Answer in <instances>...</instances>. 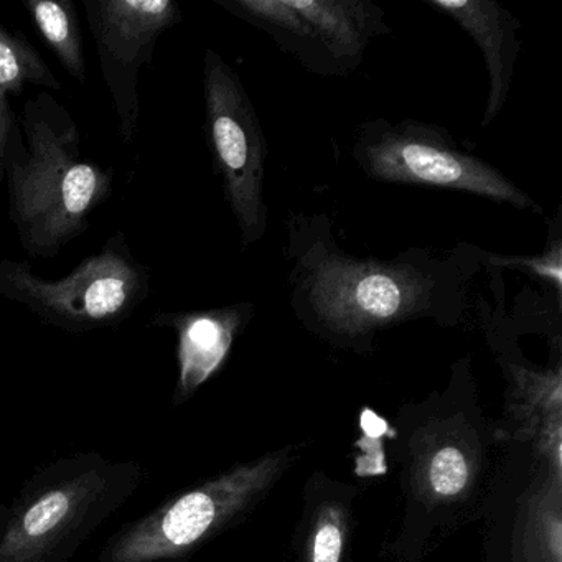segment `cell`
Listing matches in <instances>:
<instances>
[{
    "label": "cell",
    "instance_id": "5b68a950",
    "mask_svg": "<svg viewBox=\"0 0 562 562\" xmlns=\"http://www.w3.org/2000/svg\"><path fill=\"white\" fill-rule=\"evenodd\" d=\"M288 452L235 467L167 499L117 532L100 562H173L248 508L284 469Z\"/></svg>",
    "mask_w": 562,
    "mask_h": 562
},
{
    "label": "cell",
    "instance_id": "2e32d148",
    "mask_svg": "<svg viewBox=\"0 0 562 562\" xmlns=\"http://www.w3.org/2000/svg\"><path fill=\"white\" fill-rule=\"evenodd\" d=\"M562 475L551 473L526 505L521 552L525 562H562Z\"/></svg>",
    "mask_w": 562,
    "mask_h": 562
},
{
    "label": "cell",
    "instance_id": "5bb4252c",
    "mask_svg": "<svg viewBox=\"0 0 562 562\" xmlns=\"http://www.w3.org/2000/svg\"><path fill=\"white\" fill-rule=\"evenodd\" d=\"M29 85L61 91L58 78L24 32H11L0 22V190L4 183V154L9 137L18 130L19 116L11 98L21 97Z\"/></svg>",
    "mask_w": 562,
    "mask_h": 562
},
{
    "label": "cell",
    "instance_id": "9a60e30c",
    "mask_svg": "<svg viewBox=\"0 0 562 562\" xmlns=\"http://www.w3.org/2000/svg\"><path fill=\"white\" fill-rule=\"evenodd\" d=\"M38 34L78 83L87 81L83 32L71 0H22Z\"/></svg>",
    "mask_w": 562,
    "mask_h": 562
},
{
    "label": "cell",
    "instance_id": "7a4b0ae2",
    "mask_svg": "<svg viewBox=\"0 0 562 562\" xmlns=\"http://www.w3.org/2000/svg\"><path fill=\"white\" fill-rule=\"evenodd\" d=\"M143 467L103 453L60 457L0 508V562H68L133 498Z\"/></svg>",
    "mask_w": 562,
    "mask_h": 562
},
{
    "label": "cell",
    "instance_id": "277c9868",
    "mask_svg": "<svg viewBox=\"0 0 562 562\" xmlns=\"http://www.w3.org/2000/svg\"><path fill=\"white\" fill-rule=\"evenodd\" d=\"M297 294L322 327L358 337L430 311L436 279L411 265L317 251L302 265Z\"/></svg>",
    "mask_w": 562,
    "mask_h": 562
},
{
    "label": "cell",
    "instance_id": "ac0fdd59",
    "mask_svg": "<svg viewBox=\"0 0 562 562\" xmlns=\"http://www.w3.org/2000/svg\"><path fill=\"white\" fill-rule=\"evenodd\" d=\"M490 265L498 268L525 269L529 274L548 284L554 285L555 292L561 295L562 289V246L561 239H552L549 248L541 256L518 258V256L488 255Z\"/></svg>",
    "mask_w": 562,
    "mask_h": 562
},
{
    "label": "cell",
    "instance_id": "8992f818",
    "mask_svg": "<svg viewBox=\"0 0 562 562\" xmlns=\"http://www.w3.org/2000/svg\"><path fill=\"white\" fill-rule=\"evenodd\" d=\"M368 177L393 186L460 190L541 213L538 203L485 160L463 153L447 131L417 121L368 124L355 147Z\"/></svg>",
    "mask_w": 562,
    "mask_h": 562
},
{
    "label": "cell",
    "instance_id": "30bf717a",
    "mask_svg": "<svg viewBox=\"0 0 562 562\" xmlns=\"http://www.w3.org/2000/svg\"><path fill=\"white\" fill-rule=\"evenodd\" d=\"M249 304L193 312H157L150 327L170 328L177 335V380L173 403L192 396L225 363L236 335L251 317Z\"/></svg>",
    "mask_w": 562,
    "mask_h": 562
},
{
    "label": "cell",
    "instance_id": "8fae6325",
    "mask_svg": "<svg viewBox=\"0 0 562 562\" xmlns=\"http://www.w3.org/2000/svg\"><path fill=\"white\" fill-rule=\"evenodd\" d=\"M513 376L508 409L495 436L502 440L535 442L539 456L555 475H562V373L509 367Z\"/></svg>",
    "mask_w": 562,
    "mask_h": 562
},
{
    "label": "cell",
    "instance_id": "9c48e42d",
    "mask_svg": "<svg viewBox=\"0 0 562 562\" xmlns=\"http://www.w3.org/2000/svg\"><path fill=\"white\" fill-rule=\"evenodd\" d=\"M101 75L113 100L117 133L126 146L139 127V74L153 64L157 42L183 14L173 0H83Z\"/></svg>",
    "mask_w": 562,
    "mask_h": 562
},
{
    "label": "cell",
    "instance_id": "ba28073f",
    "mask_svg": "<svg viewBox=\"0 0 562 562\" xmlns=\"http://www.w3.org/2000/svg\"><path fill=\"white\" fill-rule=\"evenodd\" d=\"M229 14L262 29L315 74L353 70L374 35L387 32L383 12L360 0H220Z\"/></svg>",
    "mask_w": 562,
    "mask_h": 562
},
{
    "label": "cell",
    "instance_id": "4fadbf2b",
    "mask_svg": "<svg viewBox=\"0 0 562 562\" xmlns=\"http://www.w3.org/2000/svg\"><path fill=\"white\" fill-rule=\"evenodd\" d=\"M475 472L476 452L462 430L443 424L420 443L416 480L420 496L427 502L459 498L472 485Z\"/></svg>",
    "mask_w": 562,
    "mask_h": 562
},
{
    "label": "cell",
    "instance_id": "7c38bea8",
    "mask_svg": "<svg viewBox=\"0 0 562 562\" xmlns=\"http://www.w3.org/2000/svg\"><path fill=\"white\" fill-rule=\"evenodd\" d=\"M427 4L459 24L482 50L490 78L488 103L482 121V126L486 127L502 113L508 100L519 52L518 22L488 0H427Z\"/></svg>",
    "mask_w": 562,
    "mask_h": 562
},
{
    "label": "cell",
    "instance_id": "e0dca14e",
    "mask_svg": "<svg viewBox=\"0 0 562 562\" xmlns=\"http://www.w3.org/2000/svg\"><path fill=\"white\" fill-rule=\"evenodd\" d=\"M347 542V515L341 506L325 505L315 516L307 544V562H341Z\"/></svg>",
    "mask_w": 562,
    "mask_h": 562
},
{
    "label": "cell",
    "instance_id": "3957f363",
    "mask_svg": "<svg viewBox=\"0 0 562 562\" xmlns=\"http://www.w3.org/2000/svg\"><path fill=\"white\" fill-rule=\"evenodd\" d=\"M149 295V268L134 256L124 232L114 233L64 278L37 274L29 262L0 261V297L68 334L123 324Z\"/></svg>",
    "mask_w": 562,
    "mask_h": 562
},
{
    "label": "cell",
    "instance_id": "52a82bcc",
    "mask_svg": "<svg viewBox=\"0 0 562 562\" xmlns=\"http://www.w3.org/2000/svg\"><path fill=\"white\" fill-rule=\"evenodd\" d=\"M205 131L223 192L241 232L243 246L265 236L266 143L255 108L236 71L209 48L203 58Z\"/></svg>",
    "mask_w": 562,
    "mask_h": 562
},
{
    "label": "cell",
    "instance_id": "6da1fadb",
    "mask_svg": "<svg viewBox=\"0 0 562 562\" xmlns=\"http://www.w3.org/2000/svg\"><path fill=\"white\" fill-rule=\"evenodd\" d=\"M18 116L4 154L9 218L24 252L52 259L90 228L113 195L114 170L85 159L77 121L48 91L27 98Z\"/></svg>",
    "mask_w": 562,
    "mask_h": 562
}]
</instances>
